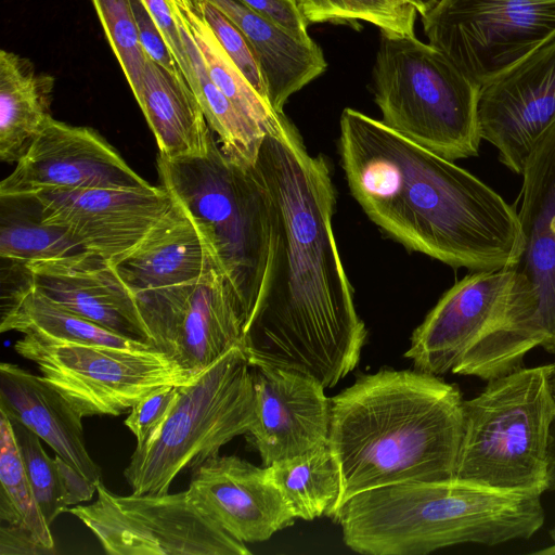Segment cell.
Masks as SVG:
<instances>
[{
  "label": "cell",
  "mask_w": 555,
  "mask_h": 555,
  "mask_svg": "<svg viewBox=\"0 0 555 555\" xmlns=\"http://www.w3.org/2000/svg\"><path fill=\"white\" fill-rule=\"evenodd\" d=\"M255 168L269 199L270 243L243 349L249 363L334 387L357 366L367 332L333 232L327 163L308 152L285 117L264 135Z\"/></svg>",
  "instance_id": "6da1fadb"
},
{
  "label": "cell",
  "mask_w": 555,
  "mask_h": 555,
  "mask_svg": "<svg viewBox=\"0 0 555 555\" xmlns=\"http://www.w3.org/2000/svg\"><path fill=\"white\" fill-rule=\"evenodd\" d=\"M339 129L351 194L389 236L455 269L518 263V212L476 176L357 109L343 111Z\"/></svg>",
  "instance_id": "7a4b0ae2"
},
{
  "label": "cell",
  "mask_w": 555,
  "mask_h": 555,
  "mask_svg": "<svg viewBox=\"0 0 555 555\" xmlns=\"http://www.w3.org/2000/svg\"><path fill=\"white\" fill-rule=\"evenodd\" d=\"M456 385L417 370L362 374L331 399L328 447L341 505L389 485L454 479L463 434Z\"/></svg>",
  "instance_id": "3957f363"
},
{
  "label": "cell",
  "mask_w": 555,
  "mask_h": 555,
  "mask_svg": "<svg viewBox=\"0 0 555 555\" xmlns=\"http://www.w3.org/2000/svg\"><path fill=\"white\" fill-rule=\"evenodd\" d=\"M541 495L455 479L403 482L356 494L333 519L357 553L425 555L463 543L530 539L544 524Z\"/></svg>",
  "instance_id": "277c9868"
},
{
  "label": "cell",
  "mask_w": 555,
  "mask_h": 555,
  "mask_svg": "<svg viewBox=\"0 0 555 555\" xmlns=\"http://www.w3.org/2000/svg\"><path fill=\"white\" fill-rule=\"evenodd\" d=\"M163 186L208 235L248 321L267 267L270 212L255 168L230 158L214 135L202 156L157 158Z\"/></svg>",
  "instance_id": "5b68a950"
},
{
  "label": "cell",
  "mask_w": 555,
  "mask_h": 555,
  "mask_svg": "<svg viewBox=\"0 0 555 555\" xmlns=\"http://www.w3.org/2000/svg\"><path fill=\"white\" fill-rule=\"evenodd\" d=\"M548 364L487 382L463 401L454 479L508 492L547 490V447L555 401Z\"/></svg>",
  "instance_id": "8992f818"
},
{
  "label": "cell",
  "mask_w": 555,
  "mask_h": 555,
  "mask_svg": "<svg viewBox=\"0 0 555 555\" xmlns=\"http://www.w3.org/2000/svg\"><path fill=\"white\" fill-rule=\"evenodd\" d=\"M373 86L389 128L452 162L478 155L479 86L431 44L380 33Z\"/></svg>",
  "instance_id": "52a82bcc"
},
{
  "label": "cell",
  "mask_w": 555,
  "mask_h": 555,
  "mask_svg": "<svg viewBox=\"0 0 555 555\" xmlns=\"http://www.w3.org/2000/svg\"><path fill=\"white\" fill-rule=\"evenodd\" d=\"M255 422L251 367L234 347L180 386L177 402L158 435L137 446L124 476L137 494H164L177 475L191 470Z\"/></svg>",
  "instance_id": "ba28073f"
},
{
  "label": "cell",
  "mask_w": 555,
  "mask_h": 555,
  "mask_svg": "<svg viewBox=\"0 0 555 555\" xmlns=\"http://www.w3.org/2000/svg\"><path fill=\"white\" fill-rule=\"evenodd\" d=\"M14 349L37 365L81 417L127 413L159 388L182 386L197 376L155 348L125 349L24 334Z\"/></svg>",
  "instance_id": "9c48e42d"
},
{
  "label": "cell",
  "mask_w": 555,
  "mask_h": 555,
  "mask_svg": "<svg viewBox=\"0 0 555 555\" xmlns=\"http://www.w3.org/2000/svg\"><path fill=\"white\" fill-rule=\"evenodd\" d=\"M537 310L532 285L516 266L473 271L449 288L414 330L404 357L424 373L451 372L475 343L527 332Z\"/></svg>",
  "instance_id": "30bf717a"
},
{
  "label": "cell",
  "mask_w": 555,
  "mask_h": 555,
  "mask_svg": "<svg viewBox=\"0 0 555 555\" xmlns=\"http://www.w3.org/2000/svg\"><path fill=\"white\" fill-rule=\"evenodd\" d=\"M111 555H249L190 499L178 493L118 495L102 481L92 504L67 508Z\"/></svg>",
  "instance_id": "8fae6325"
},
{
  "label": "cell",
  "mask_w": 555,
  "mask_h": 555,
  "mask_svg": "<svg viewBox=\"0 0 555 555\" xmlns=\"http://www.w3.org/2000/svg\"><path fill=\"white\" fill-rule=\"evenodd\" d=\"M424 33L477 86L555 35V0H439Z\"/></svg>",
  "instance_id": "7c38bea8"
},
{
  "label": "cell",
  "mask_w": 555,
  "mask_h": 555,
  "mask_svg": "<svg viewBox=\"0 0 555 555\" xmlns=\"http://www.w3.org/2000/svg\"><path fill=\"white\" fill-rule=\"evenodd\" d=\"M135 300L150 344L193 375L245 345L248 314L222 269Z\"/></svg>",
  "instance_id": "4fadbf2b"
},
{
  "label": "cell",
  "mask_w": 555,
  "mask_h": 555,
  "mask_svg": "<svg viewBox=\"0 0 555 555\" xmlns=\"http://www.w3.org/2000/svg\"><path fill=\"white\" fill-rule=\"evenodd\" d=\"M481 139L521 175L537 140L555 120V35L479 87Z\"/></svg>",
  "instance_id": "5bb4252c"
},
{
  "label": "cell",
  "mask_w": 555,
  "mask_h": 555,
  "mask_svg": "<svg viewBox=\"0 0 555 555\" xmlns=\"http://www.w3.org/2000/svg\"><path fill=\"white\" fill-rule=\"evenodd\" d=\"M92 128L53 117L31 140L14 170L0 183V196L48 190L150 188Z\"/></svg>",
  "instance_id": "9a60e30c"
},
{
  "label": "cell",
  "mask_w": 555,
  "mask_h": 555,
  "mask_svg": "<svg viewBox=\"0 0 555 555\" xmlns=\"http://www.w3.org/2000/svg\"><path fill=\"white\" fill-rule=\"evenodd\" d=\"M43 218L75 235L92 254L115 262L146 235L172 205L163 186L48 190L34 194Z\"/></svg>",
  "instance_id": "2e32d148"
},
{
  "label": "cell",
  "mask_w": 555,
  "mask_h": 555,
  "mask_svg": "<svg viewBox=\"0 0 555 555\" xmlns=\"http://www.w3.org/2000/svg\"><path fill=\"white\" fill-rule=\"evenodd\" d=\"M255 422L248 435L263 466L328 442L331 400L311 375L262 362L249 363Z\"/></svg>",
  "instance_id": "e0dca14e"
},
{
  "label": "cell",
  "mask_w": 555,
  "mask_h": 555,
  "mask_svg": "<svg viewBox=\"0 0 555 555\" xmlns=\"http://www.w3.org/2000/svg\"><path fill=\"white\" fill-rule=\"evenodd\" d=\"M186 490L204 514L243 543L267 541L296 519L267 467L235 455L215 454L194 467Z\"/></svg>",
  "instance_id": "ac0fdd59"
},
{
  "label": "cell",
  "mask_w": 555,
  "mask_h": 555,
  "mask_svg": "<svg viewBox=\"0 0 555 555\" xmlns=\"http://www.w3.org/2000/svg\"><path fill=\"white\" fill-rule=\"evenodd\" d=\"M518 212L525 248L516 264L538 298V346L555 354V120L524 167Z\"/></svg>",
  "instance_id": "d6986e66"
},
{
  "label": "cell",
  "mask_w": 555,
  "mask_h": 555,
  "mask_svg": "<svg viewBox=\"0 0 555 555\" xmlns=\"http://www.w3.org/2000/svg\"><path fill=\"white\" fill-rule=\"evenodd\" d=\"M25 272L29 283L54 302L112 332L150 344L135 295L102 257L89 254L42 262Z\"/></svg>",
  "instance_id": "ffe728a7"
},
{
  "label": "cell",
  "mask_w": 555,
  "mask_h": 555,
  "mask_svg": "<svg viewBox=\"0 0 555 555\" xmlns=\"http://www.w3.org/2000/svg\"><path fill=\"white\" fill-rule=\"evenodd\" d=\"M172 201L137 246L111 263L134 295L191 282L222 269L204 229Z\"/></svg>",
  "instance_id": "44dd1931"
},
{
  "label": "cell",
  "mask_w": 555,
  "mask_h": 555,
  "mask_svg": "<svg viewBox=\"0 0 555 555\" xmlns=\"http://www.w3.org/2000/svg\"><path fill=\"white\" fill-rule=\"evenodd\" d=\"M0 412L27 426L86 479L96 486L102 481L101 468L86 447L82 417L42 375L2 362Z\"/></svg>",
  "instance_id": "7402d4cb"
},
{
  "label": "cell",
  "mask_w": 555,
  "mask_h": 555,
  "mask_svg": "<svg viewBox=\"0 0 555 555\" xmlns=\"http://www.w3.org/2000/svg\"><path fill=\"white\" fill-rule=\"evenodd\" d=\"M244 34L258 60L268 99L278 113L286 101L327 67L317 42L301 41L241 0H207Z\"/></svg>",
  "instance_id": "603a6c76"
},
{
  "label": "cell",
  "mask_w": 555,
  "mask_h": 555,
  "mask_svg": "<svg viewBox=\"0 0 555 555\" xmlns=\"http://www.w3.org/2000/svg\"><path fill=\"white\" fill-rule=\"evenodd\" d=\"M159 150L167 159L202 156L212 130L186 80L147 57L137 100Z\"/></svg>",
  "instance_id": "cb8c5ba5"
},
{
  "label": "cell",
  "mask_w": 555,
  "mask_h": 555,
  "mask_svg": "<svg viewBox=\"0 0 555 555\" xmlns=\"http://www.w3.org/2000/svg\"><path fill=\"white\" fill-rule=\"evenodd\" d=\"M55 79L15 52L0 51V159L17 162L52 118Z\"/></svg>",
  "instance_id": "d4e9b609"
},
{
  "label": "cell",
  "mask_w": 555,
  "mask_h": 555,
  "mask_svg": "<svg viewBox=\"0 0 555 555\" xmlns=\"http://www.w3.org/2000/svg\"><path fill=\"white\" fill-rule=\"evenodd\" d=\"M0 331L33 334L52 339L125 349H147L152 345L112 332L54 302L33 284L13 289L2 307Z\"/></svg>",
  "instance_id": "484cf974"
},
{
  "label": "cell",
  "mask_w": 555,
  "mask_h": 555,
  "mask_svg": "<svg viewBox=\"0 0 555 555\" xmlns=\"http://www.w3.org/2000/svg\"><path fill=\"white\" fill-rule=\"evenodd\" d=\"M90 253L65 228L43 218L35 195L0 196V256L26 268L51 261L69 260Z\"/></svg>",
  "instance_id": "4316f807"
},
{
  "label": "cell",
  "mask_w": 555,
  "mask_h": 555,
  "mask_svg": "<svg viewBox=\"0 0 555 555\" xmlns=\"http://www.w3.org/2000/svg\"><path fill=\"white\" fill-rule=\"evenodd\" d=\"M193 74L191 86L222 151L233 160L253 167L266 133L251 122L208 75L199 49L181 15L175 17Z\"/></svg>",
  "instance_id": "83f0119b"
},
{
  "label": "cell",
  "mask_w": 555,
  "mask_h": 555,
  "mask_svg": "<svg viewBox=\"0 0 555 555\" xmlns=\"http://www.w3.org/2000/svg\"><path fill=\"white\" fill-rule=\"evenodd\" d=\"M266 467L295 518L333 515L340 495V476L328 443Z\"/></svg>",
  "instance_id": "f1b7e54d"
},
{
  "label": "cell",
  "mask_w": 555,
  "mask_h": 555,
  "mask_svg": "<svg viewBox=\"0 0 555 555\" xmlns=\"http://www.w3.org/2000/svg\"><path fill=\"white\" fill-rule=\"evenodd\" d=\"M10 421L27 478L48 525L69 505L91 500L96 485L59 455L51 459L38 435L23 423Z\"/></svg>",
  "instance_id": "f546056e"
},
{
  "label": "cell",
  "mask_w": 555,
  "mask_h": 555,
  "mask_svg": "<svg viewBox=\"0 0 555 555\" xmlns=\"http://www.w3.org/2000/svg\"><path fill=\"white\" fill-rule=\"evenodd\" d=\"M0 520L52 552L54 541L27 478L10 418L0 412Z\"/></svg>",
  "instance_id": "4dcf8cb0"
},
{
  "label": "cell",
  "mask_w": 555,
  "mask_h": 555,
  "mask_svg": "<svg viewBox=\"0 0 555 555\" xmlns=\"http://www.w3.org/2000/svg\"><path fill=\"white\" fill-rule=\"evenodd\" d=\"M308 25L366 22L391 37L415 36L417 11L411 0H293Z\"/></svg>",
  "instance_id": "1f68e13d"
},
{
  "label": "cell",
  "mask_w": 555,
  "mask_h": 555,
  "mask_svg": "<svg viewBox=\"0 0 555 555\" xmlns=\"http://www.w3.org/2000/svg\"><path fill=\"white\" fill-rule=\"evenodd\" d=\"M109 47L138 100L142 92L147 55L140 42L129 0H91Z\"/></svg>",
  "instance_id": "d6a6232c"
},
{
  "label": "cell",
  "mask_w": 555,
  "mask_h": 555,
  "mask_svg": "<svg viewBox=\"0 0 555 555\" xmlns=\"http://www.w3.org/2000/svg\"><path fill=\"white\" fill-rule=\"evenodd\" d=\"M197 12L209 25L220 44L253 88L269 102L266 81L258 60L244 34L207 0H193ZM270 103V102H269Z\"/></svg>",
  "instance_id": "836d02e7"
},
{
  "label": "cell",
  "mask_w": 555,
  "mask_h": 555,
  "mask_svg": "<svg viewBox=\"0 0 555 555\" xmlns=\"http://www.w3.org/2000/svg\"><path fill=\"white\" fill-rule=\"evenodd\" d=\"M180 386H166L137 402L129 411L125 425L137 439V446L153 440L170 415Z\"/></svg>",
  "instance_id": "e575fe53"
},
{
  "label": "cell",
  "mask_w": 555,
  "mask_h": 555,
  "mask_svg": "<svg viewBox=\"0 0 555 555\" xmlns=\"http://www.w3.org/2000/svg\"><path fill=\"white\" fill-rule=\"evenodd\" d=\"M129 1L137 24L140 42L147 57L168 70L170 74L185 80L158 26L143 4L142 0Z\"/></svg>",
  "instance_id": "d590c367"
},
{
  "label": "cell",
  "mask_w": 555,
  "mask_h": 555,
  "mask_svg": "<svg viewBox=\"0 0 555 555\" xmlns=\"http://www.w3.org/2000/svg\"><path fill=\"white\" fill-rule=\"evenodd\" d=\"M253 11L282 27L296 39L310 41L308 24L293 0H241Z\"/></svg>",
  "instance_id": "8d00e7d4"
},
{
  "label": "cell",
  "mask_w": 555,
  "mask_h": 555,
  "mask_svg": "<svg viewBox=\"0 0 555 555\" xmlns=\"http://www.w3.org/2000/svg\"><path fill=\"white\" fill-rule=\"evenodd\" d=\"M142 2L158 26L169 50L191 88L193 83L192 69L167 0H142Z\"/></svg>",
  "instance_id": "74e56055"
},
{
  "label": "cell",
  "mask_w": 555,
  "mask_h": 555,
  "mask_svg": "<svg viewBox=\"0 0 555 555\" xmlns=\"http://www.w3.org/2000/svg\"><path fill=\"white\" fill-rule=\"evenodd\" d=\"M0 554H42L44 550L30 534L27 532L1 524L0 533Z\"/></svg>",
  "instance_id": "f35d334b"
},
{
  "label": "cell",
  "mask_w": 555,
  "mask_h": 555,
  "mask_svg": "<svg viewBox=\"0 0 555 555\" xmlns=\"http://www.w3.org/2000/svg\"><path fill=\"white\" fill-rule=\"evenodd\" d=\"M546 477L547 490H555V415L550 428Z\"/></svg>",
  "instance_id": "ab89813d"
},
{
  "label": "cell",
  "mask_w": 555,
  "mask_h": 555,
  "mask_svg": "<svg viewBox=\"0 0 555 555\" xmlns=\"http://www.w3.org/2000/svg\"><path fill=\"white\" fill-rule=\"evenodd\" d=\"M438 1L439 0H411L421 16L429 12L438 3Z\"/></svg>",
  "instance_id": "60d3db41"
},
{
  "label": "cell",
  "mask_w": 555,
  "mask_h": 555,
  "mask_svg": "<svg viewBox=\"0 0 555 555\" xmlns=\"http://www.w3.org/2000/svg\"><path fill=\"white\" fill-rule=\"evenodd\" d=\"M548 534H550V538L552 540V544L550 546L545 547V548H542L540 551H535L532 554H537V555H555V524L551 528Z\"/></svg>",
  "instance_id": "b9f144b4"
},
{
  "label": "cell",
  "mask_w": 555,
  "mask_h": 555,
  "mask_svg": "<svg viewBox=\"0 0 555 555\" xmlns=\"http://www.w3.org/2000/svg\"><path fill=\"white\" fill-rule=\"evenodd\" d=\"M547 383H548L551 395L555 401V361L552 364H548Z\"/></svg>",
  "instance_id": "7bdbcfd3"
}]
</instances>
